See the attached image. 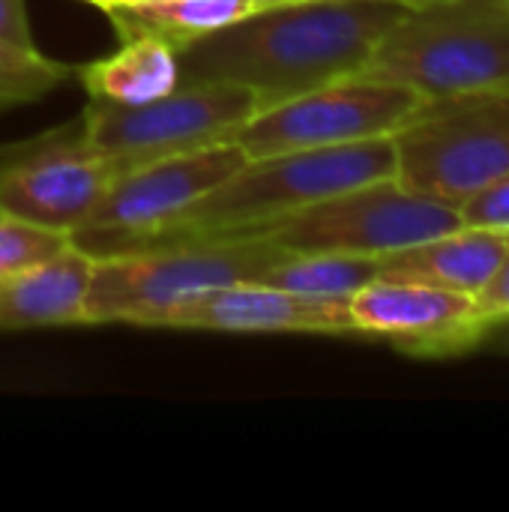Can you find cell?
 Wrapping results in <instances>:
<instances>
[{"mask_svg":"<svg viewBox=\"0 0 509 512\" xmlns=\"http://www.w3.org/2000/svg\"><path fill=\"white\" fill-rule=\"evenodd\" d=\"M90 96L117 105H147L180 84L177 48L159 36L120 39V48L75 69Z\"/></svg>","mask_w":509,"mask_h":512,"instance_id":"obj_15","label":"cell"},{"mask_svg":"<svg viewBox=\"0 0 509 512\" xmlns=\"http://www.w3.org/2000/svg\"><path fill=\"white\" fill-rule=\"evenodd\" d=\"M90 273L93 258L72 243L45 261L0 273V330L87 324Z\"/></svg>","mask_w":509,"mask_h":512,"instance_id":"obj_13","label":"cell"},{"mask_svg":"<svg viewBox=\"0 0 509 512\" xmlns=\"http://www.w3.org/2000/svg\"><path fill=\"white\" fill-rule=\"evenodd\" d=\"M69 246V234L36 228L9 216H0V273L45 261Z\"/></svg>","mask_w":509,"mask_h":512,"instance_id":"obj_19","label":"cell"},{"mask_svg":"<svg viewBox=\"0 0 509 512\" xmlns=\"http://www.w3.org/2000/svg\"><path fill=\"white\" fill-rule=\"evenodd\" d=\"M120 165L78 123L0 147V216L72 234L105 198Z\"/></svg>","mask_w":509,"mask_h":512,"instance_id":"obj_10","label":"cell"},{"mask_svg":"<svg viewBox=\"0 0 509 512\" xmlns=\"http://www.w3.org/2000/svg\"><path fill=\"white\" fill-rule=\"evenodd\" d=\"M255 9H270V6H285V3H303V0H252Z\"/></svg>","mask_w":509,"mask_h":512,"instance_id":"obj_25","label":"cell"},{"mask_svg":"<svg viewBox=\"0 0 509 512\" xmlns=\"http://www.w3.org/2000/svg\"><path fill=\"white\" fill-rule=\"evenodd\" d=\"M387 177H396L393 135L246 159L141 249L255 237L300 207Z\"/></svg>","mask_w":509,"mask_h":512,"instance_id":"obj_2","label":"cell"},{"mask_svg":"<svg viewBox=\"0 0 509 512\" xmlns=\"http://www.w3.org/2000/svg\"><path fill=\"white\" fill-rule=\"evenodd\" d=\"M459 222L468 228H489L509 234V171L474 192L459 207Z\"/></svg>","mask_w":509,"mask_h":512,"instance_id":"obj_20","label":"cell"},{"mask_svg":"<svg viewBox=\"0 0 509 512\" xmlns=\"http://www.w3.org/2000/svg\"><path fill=\"white\" fill-rule=\"evenodd\" d=\"M87 3H93L102 12H108V9H117V6H135V3H147V0H87Z\"/></svg>","mask_w":509,"mask_h":512,"instance_id":"obj_24","label":"cell"},{"mask_svg":"<svg viewBox=\"0 0 509 512\" xmlns=\"http://www.w3.org/2000/svg\"><path fill=\"white\" fill-rule=\"evenodd\" d=\"M0 39L21 48H36L24 0H0Z\"/></svg>","mask_w":509,"mask_h":512,"instance_id":"obj_21","label":"cell"},{"mask_svg":"<svg viewBox=\"0 0 509 512\" xmlns=\"http://www.w3.org/2000/svg\"><path fill=\"white\" fill-rule=\"evenodd\" d=\"M357 336L381 339L411 357H456L480 351L492 318L480 297L420 285L375 279L351 297Z\"/></svg>","mask_w":509,"mask_h":512,"instance_id":"obj_11","label":"cell"},{"mask_svg":"<svg viewBox=\"0 0 509 512\" xmlns=\"http://www.w3.org/2000/svg\"><path fill=\"white\" fill-rule=\"evenodd\" d=\"M423 105V96L405 84L351 75L261 108L237 132L234 144L249 156L339 147L393 135Z\"/></svg>","mask_w":509,"mask_h":512,"instance_id":"obj_9","label":"cell"},{"mask_svg":"<svg viewBox=\"0 0 509 512\" xmlns=\"http://www.w3.org/2000/svg\"><path fill=\"white\" fill-rule=\"evenodd\" d=\"M378 279V258L366 255H288L258 282L312 297L351 300L360 288Z\"/></svg>","mask_w":509,"mask_h":512,"instance_id":"obj_17","label":"cell"},{"mask_svg":"<svg viewBox=\"0 0 509 512\" xmlns=\"http://www.w3.org/2000/svg\"><path fill=\"white\" fill-rule=\"evenodd\" d=\"M405 9L393 0H303L255 9L177 48L180 84H246L261 108H270L330 81L360 75Z\"/></svg>","mask_w":509,"mask_h":512,"instance_id":"obj_1","label":"cell"},{"mask_svg":"<svg viewBox=\"0 0 509 512\" xmlns=\"http://www.w3.org/2000/svg\"><path fill=\"white\" fill-rule=\"evenodd\" d=\"M480 306L486 309V315L492 318V324L501 321V318H509V243L507 255H504L498 273L492 276V282L480 294Z\"/></svg>","mask_w":509,"mask_h":512,"instance_id":"obj_22","label":"cell"},{"mask_svg":"<svg viewBox=\"0 0 509 512\" xmlns=\"http://www.w3.org/2000/svg\"><path fill=\"white\" fill-rule=\"evenodd\" d=\"M360 75L441 99L509 87V0H429L408 6Z\"/></svg>","mask_w":509,"mask_h":512,"instance_id":"obj_4","label":"cell"},{"mask_svg":"<svg viewBox=\"0 0 509 512\" xmlns=\"http://www.w3.org/2000/svg\"><path fill=\"white\" fill-rule=\"evenodd\" d=\"M162 327L219 330V333L357 336L351 300L297 294L267 282H240L210 291L168 312Z\"/></svg>","mask_w":509,"mask_h":512,"instance_id":"obj_12","label":"cell"},{"mask_svg":"<svg viewBox=\"0 0 509 512\" xmlns=\"http://www.w3.org/2000/svg\"><path fill=\"white\" fill-rule=\"evenodd\" d=\"M234 141L147 162L105 192L96 210L69 234V243L90 258L135 252L159 237L186 207L246 165Z\"/></svg>","mask_w":509,"mask_h":512,"instance_id":"obj_8","label":"cell"},{"mask_svg":"<svg viewBox=\"0 0 509 512\" xmlns=\"http://www.w3.org/2000/svg\"><path fill=\"white\" fill-rule=\"evenodd\" d=\"M393 147L405 189L459 210L509 171V87L423 99Z\"/></svg>","mask_w":509,"mask_h":512,"instance_id":"obj_5","label":"cell"},{"mask_svg":"<svg viewBox=\"0 0 509 512\" xmlns=\"http://www.w3.org/2000/svg\"><path fill=\"white\" fill-rule=\"evenodd\" d=\"M261 111L252 87L231 81H189L147 105H117L90 96L81 126L123 174L180 153L231 141Z\"/></svg>","mask_w":509,"mask_h":512,"instance_id":"obj_6","label":"cell"},{"mask_svg":"<svg viewBox=\"0 0 509 512\" xmlns=\"http://www.w3.org/2000/svg\"><path fill=\"white\" fill-rule=\"evenodd\" d=\"M75 69L45 57L36 48H21L0 39V111L30 105L57 90Z\"/></svg>","mask_w":509,"mask_h":512,"instance_id":"obj_18","label":"cell"},{"mask_svg":"<svg viewBox=\"0 0 509 512\" xmlns=\"http://www.w3.org/2000/svg\"><path fill=\"white\" fill-rule=\"evenodd\" d=\"M480 351H492V354H501V357H509V318H501L489 327Z\"/></svg>","mask_w":509,"mask_h":512,"instance_id":"obj_23","label":"cell"},{"mask_svg":"<svg viewBox=\"0 0 509 512\" xmlns=\"http://www.w3.org/2000/svg\"><path fill=\"white\" fill-rule=\"evenodd\" d=\"M393 3H402V6H423V3H429V0H393Z\"/></svg>","mask_w":509,"mask_h":512,"instance_id":"obj_26","label":"cell"},{"mask_svg":"<svg viewBox=\"0 0 509 512\" xmlns=\"http://www.w3.org/2000/svg\"><path fill=\"white\" fill-rule=\"evenodd\" d=\"M459 225L456 207L423 198L396 177H387L300 207L255 237H264L291 255L381 258L456 231Z\"/></svg>","mask_w":509,"mask_h":512,"instance_id":"obj_7","label":"cell"},{"mask_svg":"<svg viewBox=\"0 0 509 512\" xmlns=\"http://www.w3.org/2000/svg\"><path fill=\"white\" fill-rule=\"evenodd\" d=\"M249 12H255L252 0H147L108 9L105 15L120 39L159 36L174 48H183L186 42L216 33Z\"/></svg>","mask_w":509,"mask_h":512,"instance_id":"obj_16","label":"cell"},{"mask_svg":"<svg viewBox=\"0 0 509 512\" xmlns=\"http://www.w3.org/2000/svg\"><path fill=\"white\" fill-rule=\"evenodd\" d=\"M288 255L264 237H240L93 258L84 318L87 324L162 327L177 306L228 285L258 282Z\"/></svg>","mask_w":509,"mask_h":512,"instance_id":"obj_3","label":"cell"},{"mask_svg":"<svg viewBox=\"0 0 509 512\" xmlns=\"http://www.w3.org/2000/svg\"><path fill=\"white\" fill-rule=\"evenodd\" d=\"M507 231L468 228L438 234L378 258V279L420 282L480 297L507 255Z\"/></svg>","mask_w":509,"mask_h":512,"instance_id":"obj_14","label":"cell"}]
</instances>
